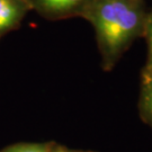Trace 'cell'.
Segmentation results:
<instances>
[{
  "mask_svg": "<svg viewBox=\"0 0 152 152\" xmlns=\"http://www.w3.org/2000/svg\"><path fill=\"white\" fill-rule=\"evenodd\" d=\"M54 152H63V151H60V150H59V151H54Z\"/></svg>",
  "mask_w": 152,
  "mask_h": 152,
  "instance_id": "7",
  "label": "cell"
},
{
  "mask_svg": "<svg viewBox=\"0 0 152 152\" xmlns=\"http://www.w3.org/2000/svg\"><path fill=\"white\" fill-rule=\"evenodd\" d=\"M85 9H89V18L108 61L116 59L142 27L137 0H90Z\"/></svg>",
  "mask_w": 152,
  "mask_h": 152,
  "instance_id": "1",
  "label": "cell"
},
{
  "mask_svg": "<svg viewBox=\"0 0 152 152\" xmlns=\"http://www.w3.org/2000/svg\"><path fill=\"white\" fill-rule=\"evenodd\" d=\"M142 103L143 108L145 110L147 115L152 121V69L149 73H147L144 79V87L142 94Z\"/></svg>",
  "mask_w": 152,
  "mask_h": 152,
  "instance_id": "4",
  "label": "cell"
},
{
  "mask_svg": "<svg viewBox=\"0 0 152 152\" xmlns=\"http://www.w3.org/2000/svg\"><path fill=\"white\" fill-rule=\"evenodd\" d=\"M44 14L53 17L69 15L85 9L90 0H31Z\"/></svg>",
  "mask_w": 152,
  "mask_h": 152,
  "instance_id": "3",
  "label": "cell"
},
{
  "mask_svg": "<svg viewBox=\"0 0 152 152\" xmlns=\"http://www.w3.org/2000/svg\"><path fill=\"white\" fill-rule=\"evenodd\" d=\"M2 152H52L39 144H17L5 149Z\"/></svg>",
  "mask_w": 152,
  "mask_h": 152,
  "instance_id": "5",
  "label": "cell"
},
{
  "mask_svg": "<svg viewBox=\"0 0 152 152\" xmlns=\"http://www.w3.org/2000/svg\"><path fill=\"white\" fill-rule=\"evenodd\" d=\"M27 0H0V34L18 25L29 8Z\"/></svg>",
  "mask_w": 152,
  "mask_h": 152,
  "instance_id": "2",
  "label": "cell"
},
{
  "mask_svg": "<svg viewBox=\"0 0 152 152\" xmlns=\"http://www.w3.org/2000/svg\"><path fill=\"white\" fill-rule=\"evenodd\" d=\"M149 45H150V58L152 61V17L151 20H150V25H149Z\"/></svg>",
  "mask_w": 152,
  "mask_h": 152,
  "instance_id": "6",
  "label": "cell"
}]
</instances>
